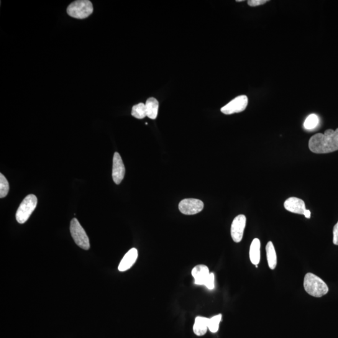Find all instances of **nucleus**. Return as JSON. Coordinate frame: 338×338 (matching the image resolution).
Here are the masks:
<instances>
[{"label": "nucleus", "instance_id": "f257e3e1", "mask_svg": "<svg viewBox=\"0 0 338 338\" xmlns=\"http://www.w3.org/2000/svg\"><path fill=\"white\" fill-rule=\"evenodd\" d=\"M309 150L315 153H327L338 150V128L327 129L324 134L318 133L309 141Z\"/></svg>", "mask_w": 338, "mask_h": 338}, {"label": "nucleus", "instance_id": "f03ea898", "mask_svg": "<svg viewBox=\"0 0 338 338\" xmlns=\"http://www.w3.org/2000/svg\"><path fill=\"white\" fill-rule=\"evenodd\" d=\"M304 288L307 293L315 298H321L329 291L328 286L324 281L311 273H307L304 277Z\"/></svg>", "mask_w": 338, "mask_h": 338}, {"label": "nucleus", "instance_id": "7ed1b4c3", "mask_svg": "<svg viewBox=\"0 0 338 338\" xmlns=\"http://www.w3.org/2000/svg\"><path fill=\"white\" fill-rule=\"evenodd\" d=\"M66 12L69 16L74 19H84L93 13V5L89 0H77L69 5Z\"/></svg>", "mask_w": 338, "mask_h": 338}, {"label": "nucleus", "instance_id": "20e7f679", "mask_svg": "<svg viewBox=\"0 0 338 338\" xmlns=\"http://www.w3.org/2000/svg\"><path fill=\"white\" fill-rule=\"evenodd\" d=\"M37 197L33 194H30L25 197L17 211L16 219L19 223L24 224L28 221L37 207Z\"/></svg>", "mask_w": 338, "mask_h": 338}, {"label": "nucleus", "instance_id": "39448f33", "mask_svg": "<svg viewBox=\"0 0 338 338\" xmlns=\"http://www.w3.org/2000/svg\"><path fill=\"white\" fill-rule=\"evenodd\" d=\"M70 233L76 244L84 250L90 249V242L88 235L76 218H73L70 222Z\"/></svg>", "mask_w": 338, "mask_h": 338}, {"label": "nucleus", "instance_id": "423d86ee", "mask_svg": "<svg viewBox=\"0 0 338 338\" xmlns=\"http://www.w3.org/2000/svg\"><path fill=\"white\" fill-rule=\"evenodd\" d=\"M204 204L201 200L186 199L181 201L179 209L182 213L185 215H195L203 210Z\"/></svg>", "mask_w": 338, "mask_h": 338}, {"label": "nucleus", "instance_id": "0eeeda50", "mask_svg": "<svg viewBox=\"0 0 338 338\" xmlns=\"http://www.w3.org/2000/svg\"><path fill=\"white\" fill-rule=\"evenodd\" d=\"M248 104L246 96H240L233 99L226 106L222 107L221 111L225 115H231L245 111Z\"/></svg>", "mask_w": 338, "mask_h": 338}, {"label": "nucleus", "instance_id": "6e6552de", "mask_svg": "<svg viewBox=\"0 0 338 338\" xmlns=\"http://www.w3.org/2000/svg\"><path fill=\"white\" fill-rule=\"evenodd\" d=\"M246 224V217L244 215L240 214L235 217L233 220L230 228V234L232 239L235 242L241 241L244 235V231Z\"/></svg>", "mask_w": 338, "mask_h": 338}, {"label": "nucleus", "instance_id": "1a4fd4ad", "mask_svg": "<svg viewBox=\"0 0 338 338\" xmlns=\"http://www.w3.org/2000/svg\"><path fill=\"white\" fill-rule=\"evenodd\" d=\"M125 168L121 156L115 152L113 158L112 178L114 183L119 185L124 178Z\"/></svg>", "mask_w": 338, "mask_h": 338}, {"label": "nucleus", "instance_id": "9d476101", "mask_svg": "<svg viewBox=\"0 0 338 338\" xmlns=\"http://www.w3.org/2000/svg\"><path fill=\"white\" fill-rule=\"evenodd\" d=\"M284 207L287 211L297 214L304 215L306 211V205L303 200L298 197H289L284 203Z\"/></svg>", "mask_w": 338, "mask_h": 338}, {"label": "nucleus", "instance_id": "9b49d317", "mask_svg": "<svg viewBox=\"0 0 338 338\" xmlns=\"http://www.w3.org/2000/svg\"><path fill=\"white\" fill-rule=\"evenodd\" d=\"M208 267L206 265H197L192 270V275L194 278L196 285H204L210 275Z\"/></svg>", "mask_w": 338, "mask_h": 338}, {"label": "nucleus", "instance_id": "f8f14e48", "mask_svg": "<svg viewBox=\"0 0 338 338\" xmlns=\"http://www.w3.org/2000/svg\"><path fill=\"white\" fill-rule=\"evenodd\" d=\"M138 258V250L135 248H132L129 250L123 258L121 262L120 263L119 270L121 272L129 270L131 268L135 263L136 262Z\"/></svg>", "mask_w": 338, "mask_h": 338}, {"label": "nucleus", "instance_id": "ddd939ff", "mask_svg": "<svg viewBox=\"0 0 338 338\" xmlns=\"http://www.w3.org/2000/svg\"><path fill=\"white\" fill-rule=\"evenodd\" d=\"M209 319L206 317L197 316L193 326V331L197 336H203L208 329Z\"/></svg>", "mask_w": 338, "mask_h": 338}, {"label": "nucleus", "instance_id": "4468645a", "mask_svg": "<svg viewBox=\"0 0 338 338\" xmlns=\"http://www.w3.org/2000/svg\"><path fill=\"white\" fill-rule=\"evenodd\" d=\"M250 260L254 265H258L261 260V242L258 238H255L250 244L249 250Z\"/></svg>", "mask_w": 338, "mask_h": 338}, {"label": "nucleus", "instance_id": "2eb2a0df", "mask_svg": "<svg viewBox=\"0 0 338 338\" xmlns=\"http://www.w3.org/2000/svg\"><path fill=\"white\" fill-rule=\"evenodd\" d=\"M145 105L147 117L150 119H155L157 117L158 107H159L157 100L153 97H150L146 101Z\"/></svg>", "mask_w": 338, "mask_h": 338}, {"label": "nucleus", "instance_id": "dca6fc26", "mask_svg": "<svg viewBox=\"0 0 338 338\" xmlns=\"http://www.w3.org/2000/svg\"><path fill=\"white\" fill-rule=\"evenodd\" d=\"M266 250L269 267L271 270H275L277 266V255L272 242H268Z\"/></svg>", "mask_w": 338, "mask_h": 338}, {"label": "nucleus", "instance_id": "f3484780", "mask_svg": "<svg viewBox=\"0 0 338 338\" xmlns=\"http://www.w3.org/2000/svg\"><path fill=\"white\" fill-rule=\"evenodd\" d=\"M132 115L137 119H143L147 117L145 104L140 103L133 107Z\"/></svg>", "mask_w": 338, "mask_h": 338}, {"label": "nucleus", "instance_id": "a211bd4d", "mask_svg": "<svg viewBox=\"0 0 338 338\" xmlns=\"http://www.w3.org/2000/svg\"><path fill=\"white\" fill-rule=\"evenodd\" d=\"M222 319V314H217L209 319L208 329L211 332H217L219 328V324Z\"/></svg>", "mask_w": 338, "mask_h": 338}, {"label": "nucleus", "instance_id": "6ab92c4d", "mask_svg": "<svg viewBox=\"0 0 338 338\" xmlns=\"http://www.w3.org/2000/svg\"><path fill=\"white\" fill-rule=\"evenodd\" d=\"M319 124V118L316 114L309 115L304 123V127L307 130H312Z\"/></svg>", "mask_w": 338, "mask_h": 338}, {"label": "nucleus", "instance_id": "aec40b11", "mask_svg": "<svg viewBox=\"0 0 338 338\" xmlns=\"http://www.w3.org/2000/svg\"><path fill=\"white\" fill-rule=\"evenodd\" d=\"M9 192V184L7 179L2 174H0V198L7 196Z\"/></svg>", "mask_w": 338, "mask_h": 338}, {"label": "nucleus", "instance_id": "412c9836", "mask_svg": "<svg viewBox=\"0 0 338 338\" xmlns=\"http://www.w3.org/2000/svg\"><path fill=\"white\" fill-rule=\"evenodd\" d=\"M204 286L209 290H212L215 288V275L213 273H210L208 278H207Z\"/></svg>", "mask_w": 338, "mask_h": 338}, {"label": "nucleus", "instance_id": "4be33fe9", "mask_svg": "<svg viewBox=\"0 0 338 338\" xmlns=\"http://www.w3.org/2000/svg\"><path fill=\"white\" fill-rule=\"evenodd\" d=\"M268 2H269V0H249V1H247V4L250 7H255L265 5Z\"/></svg>", "mask_w": 338, "mask_h": 338}, {"label": "nucleus", "instance_id": "5701e85b", "mask_svg": "<svg viewBox=\"0 0 338 338\" xmlns=\"http://www.w3.org/2000/svg\"><path fill=\"white\" fill-rule=\"evenodd\" d=\"M333 243L338 245V222L333 228Z\"/></svg>", "mask_w": 338, "mask_h": 338}, {"label": "nucleus", "instance_id": "b1692460", "mask_svg": "<svg viewBox=\"0 0 338 338\" xmlns=\"http://www.w3.org/2000/svg\"><path fill=\"white\" fill-rule=\"evenodd\" d=\"M304 216L306 217L307 219L311 218V211L309 210L306 209V211L304 212Z\"/></svg>", "mask_w": 338, "mask_h": 338}, {"label": "nucleus", "instance_id": "393cba45", "mask_svg": "<svg viewBox=\"0 0 338 338\" xmlns=\"http://www.w3.org/2000/svg\"><path fill=\"white\" fill-rule=\"evenodd\" d=\"M236 2H244V1H243V0H237Z\"/></svg>", "mask_w": 338, "mask_h": 338}]
</instances>
